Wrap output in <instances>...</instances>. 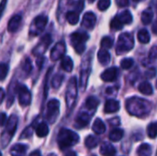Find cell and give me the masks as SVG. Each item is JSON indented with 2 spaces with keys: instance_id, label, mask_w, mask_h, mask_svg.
Wrapping results in <instances>:
<instances>
[{
  "instance_id": "1",
  "label": "cell",
  "mask_w": 157,
  "mask_h": 156,
  "mask_svg": "<svg viewBox=\"0 0 157 156\" xmlns=\"http://www.w3.org/2000/svg\"><path fill=\"white\" fill-rule=\"evenodd\" d=\"M126 108L130 114L137 117H144L151 111V103L142 98L132 97L127 101Z\"/></svg>"
},
{
  "instance_id": "2",
  "label": "cell",
  "mask_w": 157,
  "mask_h": 156,
  "mask_svg": "<svg viewBox=\"0 0 157 156\" xmlns=\"http://www.w3.org/2000/svg\"><path fill=\"white\" fill-rule=\"evenodd\" d=\"M57 142L61 150H66L78 143L79 136L71 130L62 129L58 133Z\"/></svg>"
},
{
  "instance_id": "3",
  "label": "cell",
  "mask_w": 157,
  "mask_h": 156,
  "mask_svg": "<svg viewBox=\"0 0 157 156\" xmlns=\"http://www.w3.org/2000/svg\"><path fill=\"white\" fill-rule=\"evenodd\" d=\"M17 126V117L16 115H12L7 120L5 131L1 135V144L3 147H6L11 141L12 137L16 132Z\"/></svg>"
},
{
  "instance_id": "4",
  "label": "cell",
  "mask_w": 157,
  "mask_h": 156,
  "mask_svg": "<svg viewBox=\"0 0 157 156\" xmlns=\"http://www.w3.org/2000/svg\"><path fill=\"white\" fill-rule=\"evenodd\" d=\"M134 46V39L131 33L124 32L120 35L117 47H116V51L117 54H122L125 53L129 51H131Z\"/></svg>"
},
{
  "instance_id": "5",
  "label": "cell",
  "mask_w": 157,
  "mask_h": 156,
  "mask_svg": "<svg viewBox=\"0 0 157 156\" xmlns=\"http://www.w3.org/2000/svg\"><path fill=\"white\" fill-rule=\"evenodd\" d=\"M71 43L77 53L81 54L86 50V42L89 36L86 32H74L70 36Z\"/></svg>"
},
{
  "instance_id": "6",
  "label": "cell",
  "mask_w": 157,
  "mask_h": 156,
  "mask_svg": "<svg viewBox=\"0 0 157 156\" xmlns=\"http://www.w3.org/2000/svg\"><path fill=\"white\" fill-rule=\"evenodd\" d=\"M65 99H66V105L68 108H73L76 97H77V87H76V78L72 77L69 81V84L67 86L66 89V95H65Z\"/></svg>"
},
{
  "instance_id": "7",
  "label": "cell",
  "mask_w": 157,
  "mask_h": 156,
  "mask_svg": "<svg viewBox=\"0 0 157 156\" xmlns=\"http://www.w3.org/2000/svg\"><path fill=\"white\" fill-rule=\"evenodd\" d=\"M60 113V102L57 99H52L47 104L46 120L49 123H54Z\"/></svg>"
},
{
  "instance_id": "8",
  "label": "cell",
  "mask_w": 157,
  "mask_h": 156,
  "mask_svg": "<svg viewBox=\"0 0 157 156\" xmlns=\"http://www.w3.org/2000/svg\"><path fill=\"white\" fill-rule=\"evenodd\" d=\"M17 93L18 95V102L20 106L27 107L31 102V94L28 87L22 84H17Z\"/></svg>"
},
{
  "instance_id": "9",
  "label": "cell",
  "mask_w": 157,
  "mask_h": 156,
  "mask_svg": "<svg viewBox=\"0 0 157 156\" xmlns=\"http://www.w3.org/2000/svg\"><path fill=\"white\" fill-rule=\"evenodd\" d=\"M47 22H48V17L44 15H40V16L36 17L33 20V23H32L33 29L32 28L30 29L29 34L35 36V35H38L39 33H40L45 29Z\"/></svg>"
},
{
  "instance_id": "10",
  "label": "cell",
  "mask_w": 157,
  "mask_h": 156,
  "mask_svg": "<svg viewBox=\"0 0 157 156\" xmlns=\"http://www.w3.org/2000/svg\"><path fill=\"white\" fill-rule=\"evenodd\" d=\"M51 43H52V37H51V35L50 34L45 35L44 37H42V39L39 42V44L33 49V51H32L33 54L36 55V56H39V55L42 54L48 49V47H49V45Z\"/></svg>"
},
{
  "instance_id": "11",
  "label": "cell",
  "mask_w": 157,
  "mask_h": 156,
  "mask_svg": "<svg viewBox=\"0 0 157 156\" xmlns=\"http://www.w3.org/2000/svg\"><path fill=\"white\" fill-rule=\"evenodd\" d=\"M65 43L63 41L58 42L56 43V45H54V47L52 48V51H51V59L52 61H58L60 60L65 53Z\"/></svg>"
},
{
  "instance_id": "12",
  "label": "cell",
  "mask_w": 157,
  "mask_h": 156,
  "mask_svg": "<svg viewBox=\"0 0 157 156\" xmlns=\"http://www.w3.org/2000/svg\"><path fill=\"white\" fill-rule=\"evenodd\" d=\"M119 74V70L116 67H111L105 70L101 74V79L105 82H113L117 79Z\"/></svg>"
},
{
  "instance_id": "13",
  "label": "cell",
  "mask_w": 157,
  "mask_h": 156,
  "mask_svg": "<svg viewBox=\"0 0 157 156\" xmlns=\"http://www.w3.org/2000/svg\"><path fill=\"white\" fill-rule=\"evenodd\" d=\"M96 22H97L96 15L93 12H86L84 15L83 20H82V25L88 29H94Z\"/></svg>"
},
{
  "instance_id": "14",
  "label": "cell",
  "mask_w": 157,
  "mask_h": 156,
  "mask_svg": "<svg viewBox=\"0 0 157 156\" xmlns=\"http://www.w3.org/2000/svg\"><path fill=\"white\" fill-rule=\"evenodd\" d=\"M120 108H121V105H120V102L118 100H115V99H109L106 101V104H105V112L106 113H115V112H118L120 110Z\"/></svg>"
},
{
  "instance_id": "15",
  "label": "cell",
  "mask_w": 157,
  "mask_h": 156,
  "mask_svg": "<svg viewBox=\"0 0 157 156\" xmlns=\"http://www.w3.org/2000/svg\"><path fill=\"white\" fill-rule=\"evenodd\" d=\"M21 20H22V17H21L20 15H15V16H13L10 18V20L8 21L7 30L9 32H15L18 29L19 25L21 23Z\"/></svg>"
},
{
  "instance_id": "16",
  "label": "cell",
  "mask_w": 157,
  "mask_h": 156,
  "mask_svg": "<svg viewBox=\"0 0 157 156\" xmlns=\"http://www.w3.org/2000/svg\"><path fill=\"white\" fill-rule=\"evenodd\" d=\"M28 151V146L25 144H16L10 150L11 156H25Z\"/></svg>"
},
{
  "instance_id": "17",
  "label": "cell",
  "mask_w": 157,
  "mask_h": 156,
  "mask_svg": "<svg viewBox=\"0 0 157 156\" xmlns=\"http://www.w3.org/2000/svg\"><path fill=\"white\" fill-rule=\"evenodd\" d=\"M90 115L86 113H80L75 120V126L77 128H84L87 126V124L90 121Z\"/></svg>"
},
{
  "instance_id": "18",
  "label": "cell",
  "mask_w": 157,
  "mask_h": 156,
  "mask_svg": "<svg viewBox=\"0 0 157 156\" xmlns=\"http://www.w3.org/2000/svg\"><path fill=\"white\" fill-rule=\"evenodd\" d=\"M100 154L103 156H115L116 149L110 143H103L100 147Z\"/></svg>"
},
{
  "instance_id": "19",
  "label": "cell",
  "mask_w": 157,
  "mask_h": 156,
  "mask_svg": "<svg viewBox=\"0 0 157 156\" xmlns=\"http://www.w3.org/2000/svg\"><path fill=\"white\" fill-rule=\"evenodd\" d=\"M98 59L102 65H108L110 62V54L106 49H101L98 52Z\"/></svg>"
},
{
  "instance_id": "20",
  "label": "cell",
  "mask_w": 157,
  "mask_h": 156,
  "mask_svg": "<svg viewBox=\"0 0 157 156\" xmlns=\"http://www.w3.org/2000/svg\"><path fill=\"white\" fill-rule=\"evenodd\" d=\"M92 129H93L95 133L100 135V134H103L106 131V125L104 124V122L102 121L101 119H97L93 123Z\"/></svg>"
},
{
  "instance_id": "21",
  "label": "cell",
  "mask_w": 157,
  "mask_h": 156,
  "mask_svg": "<svg viewBox=\"0 0 157 156\" xmlns=\"http://www.w3.org/2000/svg\"><path fill=\"white\" fill-rule=\"evenodd\" d=\"M123 135H124L123 130H121V129H114V130H112L110 131L109 138V140L111 142L117 143V142H119V141H121L122 139Z\"/></svg>"
},
{
  "instance_id": "22",
  "label": "cell",
  "mask_w": 157,
  "mask_h": 156,
  "mask_svg": "<svg viewBox=\"0 0 157 156\" xmlns=\"http://www.w3.org/2000/svg\"><path fill=\"white\" fill-rule=\"evenodd\" d=\"M138 156H151L152 154V147L148 143H144L139 146L137 149Z\"/></svg>"
},
{
  "instance_id": "23",
  "label": "cell",
  "mask_w": 157,
  "mask_h": 156,
  "mask_svg": "<svg viewBox=\"0 0 157 156\" xmlns=\"http://www.w3.org/2000/svg\"><path fill=\"white\" fill-rule=\"evenodd\" d=\"M49 133V127L45 122H41L40 123L37 128H36V134L38 137L43 138L45 136H47Z\"/></svg>"
},
{
  "instance_id": "24",
  "label": "cell",
  "mask_w": 157,
  "mask_h": 156,
  "mask_svg": "<svg viewBox=\"0 0 157 156\" xmlns=\"http://www.w3.org/2000/svg\"><path fill=\"white\" fill-rule=\"evenodd\" d=\"M138 89L139 91L144 94V95H146V96H150L153 94V86L150 83L148 82H143L139 85L138 86Z\"/></svg>"
},
{
  "instance_id": "25",
  "label": "cell",
  "mask_w": 157,
  "mask_h": 156,
  "mask_svg": "<svg viewBox=\"0 0 157 156\" xmlns=\"http://www.w3.org/2000/svg\"><path fill=\"white\" fill-rule=\"evenodd\" d=\"M137 38H138V40L141 42V43H144V44H146L148 42H150V34L148 32L147 29H143L141 30H139L138 34H137Z\"/></svg>"
},
{
  "instance_id": "26",
  "label": "cell",
  "mask_w": 157,
  "mask_h": 156,
  "mask_svg": "<svg viewBox=\"0 0 157 156\" xmlns=\"http://www.w3.org/2000/svg\"><path fill=\"white\" fill-rule=\"evenodd\" d=\"M61 66L62 68L65 71V72H72L73 70V67H74V63H73V60L69 57V56H65L63 58L62 60V63H61Z\"/></svg>"
},
{
  "instance_id": "27",
  "label": "cell",
  "mask_w": 157,
  "mask_h": 156,
  "mask_svg": "<svg viewBox=\"0 0 157 156\" xmlns=\"http://www.w3.org/2000/svg\"><path fill=\"white\" fill-rule=\"evenodd\" d=\"M153 17H154V12H153V10H152L150 7L146 8V9L142 13V21H143V23L145 24V25L150 24L151 21H152V19H153Z\"/></svg>"
},
{
  "instance_id": "28",
  "label": "cell",
  "mask_w": 157,
  "mask_h": 156,
  "mask_svg": "<svg viewBox=\"0 0 157 156\" xmlns=\"http://www.w3.org/2000/svg\"><path fill=\"white\" fill-rule=\"evenodd\" d=\"M98 104H99L98 98L96 97H93V96L87 97L86 100V108H88V109H90V110H91V109H92V110H95V109L98 108Z\"/></svg>"
},
{
  "instance_id": "29",
  "label": "cell",
  "mask_w": 157,
  "mask_h": 156,
  "mask_svg": "<svg viewBox=\"0 0 157 156\" xmlns=\"http://www.w3.org/2000/svg\"><path fill=\"white\" fill-rule=\"evenodd\" d=\"M118 17L120 20L122 22V24H131L132 22V16L129 10H124Z\"/></svg>"
},
{
  "instance_id": "30",
  "label": "cell",
  "mask_w": 157,
  "mask_h": 156,
  "mask_svg": "<svg viewBox=\"0 0 157 156\" xmlns=\"http://www.w3.org/2000/svg\"><path fill=\"white\" fill-rule=\"evenodd\" d=\"M85 144H86V148H88V149H94L98 144V139L97 137L93 136V135H89V136H87L86 138Z\"/></svg>"
},
{
  "instance_id": "31",
  "label": "cell",
  "mask_w": 157,
  "mask_h": 156,
  "mask_svg": "<svg viewBox=\"0 0 157 156\" xmlns=\"http://www.w3.org/2000/svg\"><path fill=\"white\" fill-rule=\"evenodd\" d=\"M66 20L71 25H75L79 21V15L76 11H69L66 14Z\"/></svg>"
},
{
  "instance_id": "32",
  "label": "cell",
  "mask_w": 157,
  "mask_h": 156,
  "mask_svg": "<svg viewBox=\"0 0 157 156\" xmlns=\"http://www.w3.org/2000/svg\"><path fill=\"white\" fill-rule=\"evenodd\" d=\"M123 27V24L122 22L120 20L119 17H115L112 20H111V23H110V28L112 29H115V30H119V29H121Z\"/></svg>"
},
{
  "instance_id": "33",
  "label": "cell",
  "mask_w": 157,
  "mask_h": 156,
  "mask_svg": "<svg viewBox=\"0 0 157 156\" xmlns=\"http://www.w3.org/2000/svg\"><path fill=\"white\" fill-rule=\"evenodd\" d=\"M113 46V40L110 37H104L101 40L102 49H110Z\"/></svg>"
},
{
  "instance_id": "34",
  "label": "cell",
  "mask_w": 157,
  "mask_h": 156,
  "mask_svg": "<svg viewBox=\"0 0 157 156\" xmlns=\"http://www.w3.org/2000/svg\"><path fill=\"white\" fill-rule=\"evenodd\" d=\"M133 64H134V61L132 58H125L121 63V66L124 70H128V69L132 68L133 66Z\"/></svg>"
},
{
  "instance_id": "35",
  "label": "cell",
  "mask_w": 157,
  "mask_h": 156,
  "mask_svg": "<svg viewBox=\"0 0 157 156\" xmlns=\"http://www.w3.org/2000/svg\"><path fill=\"white\" fill-rule=\"evenodd\" d=\"M63 75L60 74H57L53 79H52V85L54 88H59L63 83Z\"/></svg>"
},
{
  "instance_id": "36",
  "label": "cell",
  "mask_w": 157,
  "mask_h": 156,
  "mask_svg": "<svg viewBox=\"0 0 157 156\" xmlns=\"http://www.w3.org/2000/svg\"><path fill=\"white\" fill-rule=\"evenodd\" d=\"M147 134L151 139H155L156 137V123H151L147 128Z\"/></svg>"
},
{
  "instance_id": "37",
  "label": "cell",
  "mask_w": 157,
  "mask_h": 156,
  "mask_svg": "<svg viewBox=\"0 0 157 156\" xmlns=\"http://www.w3.org/2000/svg\"><path fill=\"white\" fill-rule=\"evenodd\" d=\"M110 4H111V0H98V7L99 10L105 11L110 6Z\"/></svg>"
},
{
  "instance_id": "38",
  "label": "cell",
  "mask_w": 157,
  "mask_h": 156,
  "mask_svg": "<svg viewBox=\"0 0 157 156\" xmlns=\"http://www.w3.org/2000/svg\"><path fill=\"white\" fill-rule=\"evenodd\" d=\"M8 73V65L6 63H0V81L4 80Z\"/></svg>"
},
{
  "instance_id": "39",
  "label": "cell",
  "mask_w": 157,
  "mask_h": 156,
  "mask_svg": "<svg viewBox=\"0 0 157 156\" xmlns=\"http://www.w3.org/2000/svg\"><path fill=\"white\" fill-rule=\"evenodd\" d=\"M32 67H31V63L29 61V58H26V60L24 61V64L22 66V70L24 71L25 74H29L31 71Z\"/></svg>"
},
{
  "instance_id": "40",
  "label": "cell",
  "mask_w": 157,
  "mask_h": 156,
  "mask_svg": "<svg viewBox=\"0 0 157 156\" xmlns=\"http://www.w3.org/2000/svg\"><path fill=\"white\" fill-rule=\"evenodd\" d=\"M85 6V1L84 0H78L75 4V10L77 11V13L79 14L80 12H82L83 8Z\"/></svg>"
},
{
  "instance_id": "41",
  "label": "cell",
  "mask_w": 157,
  "mask_h": 156,
  "mask_svg": "<svg viewBox=\"0 0 157 156\" xmlns=\"http://www.w3.org/2000/svg\"><path fill=\"white\" fill-rule=\"evenodd\" d=\"M31 135H32V131H31V128L29 127V128H27V129L22 132V134H21V136H20V139L29 138V137H30Z\"/></svg>"
},
{
  "instance_id": "42",
  "label": "cell",
  "mask_w": 157,
  "mask_h": 156,
  "mask_svg": "<svg viewBox=\"0 0 157 156\" xmlns=\"http://www.w3.org/2000/svg\"><path fill=\"white\" fill-rule=\"evenodd\" d=\"M116 4L121 7H125L129 5V0H116Z\"/></svg>"
},
{
  "instance_id": "43",
  "label": "cell",
  "mask_w": 157,
  "mask_h": 156,
  "mask_svg": "<svg viewBox=\"0 0 157 156\" xmlns=\"http://www.w3.org/2000/svg\"><path fill=\"white\" fill-rule=\"evenodd\" d=\"M6 0H2L0 2V18L5 11V8H6Z\"/></svg>"
},
{
  "instance_id": "44",
  "label": "cell",
  "mask_w": 157,
  "mask_h": 156,
  "mask_svg": "<svg viewBox=\"0 0 157 156\" xmlns=\"http://www.w3.org/2000/svg\"><path fill=\"white\" fill-rule=\"evenodd\" d=\"M150 57H152L153 60H155L156 58V47H153L152 51H150Z\"/></svg>"
},
{
  "instance_id": "45",
  "label": "cell",
  "mask_w": 157,
  "mask_h": 156,
  "mask_svg": "<svg viewBox=\"0 0 157 156\" xmlns=\"http://www.w3.org/2000/svg\"><path fill=\"white\" fill-rule=\"evenodd\" d=\"M4 98H5V92H4L3 88H1V87H0V105L2 104V102H3V100H4Z\"/></svg>"
},
{
  "instance_id": "46",
  "label": "cell",
  "mask_w": 157,
  "mask_h": 156,
  "mask_svg": "<svg viewBox=\"0 0 157 156\" xmlns=\"http://www.w3.org/2000/svg\"><path fill=\"white\" fill-rule=\"evenodd\" d=\"M64 156H77V155H76V154H75L74 151L69 150V151H66V152L64 153Z\"/></svg>"
},
{
  "instance_id": "47",
  "label": "cell",
  "mask_w": 157,
  "mask_h": 156,
  "mask_svg": "<svg viewBox=\"0 0 157 156\" xmlns=\"http://www.w3.org/2000/svg\"><path fill=\"white\" fill-rule=\"evenodd\" d=\"M29 156H41L40 154V151H38V150H36V151H34L33 153H31Z\"/></svg>"
},
{
  "instance_id": "48",
  "label": "cell",
  "mask_w": 157,
  "mask_h": 156,
  "mask_svg": "<svg viewBox=\"0 0 157 156\" xmlns=\"http://www.w3.org/2000/svg\"><path fill=\"white\" fill-rule=\"evenodd\" d=\"M48 156H56V154H49Z\"/></svg>"
},
{
  "instance_id": "49",
  "label": "cell",
  "mask_w": 157,
  "mask_h": 156,
  "mask_svg": "<svg viewBox=\"0 0 157 156\" xmlns=\"http://www.w3.org/2000/svg\"><path fill=\"white\" fill-rule=\"evenodd\" d=\"M88 1H89V2H90V3H93V2H94V1H95V0H88Z\"/></svg>"
},
{
  "instance_id": "50",
  "label": "cell",
  "mask_w": 157,
  "mask_h": 156,
  "mask_svg": "<svg viewBox=\"0 0 157 156\" xmlns=\"http://www.w3.org/2000/svg\"><path fill=\"white\" fill-rule=\"evenodd\" d=\"M0 156H2V154H1V152H0Z\"/></svg>"
},
{
  "instance_id": "51",
  "label": "cell",
  "mask_w": 157,
  "mask_h": 156,
  "mask_svg": "<svg viewBox=\"0 0 157 156\" xmlns=\"http://www.w3.org/2000/svg\"><path fill=\"white\" fill-rule=\"evenodd\" d=\"M134 1H139V0H134Z\"/></svg>"
},
{
  "instance_id": "52",
  "label": "cell",
  "mask_w": 157,
  "mask_h": 156,
  "mask_svg": "<svg viewBox=\"0 0 157 156\" xmlns=\"http://www.w3.org/2000/svg\"><path fill=\"white\" fill-rule=\"evenodd\" d=\"M92 156H96V155H92Z\"/></svg>"
},
{
  "instance_id": "53",
  "label": "cell",
  "mask_w": 157,
  "mask_h": 156,
  "mask_svg": "<svg viewBox=\"0 0 157 156\" xmlns=\"http://www.w3.org/2000/svg\"><path fill=\"white\" fill-rule=\"evenodd\" d=\"M0 125H1V124H0Z\"/></svg>"
}]
</instances>
